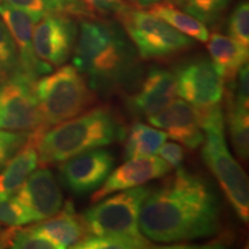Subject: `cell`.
<instances>
[{
    "instance_id": "2",
    "label": "cell",
    "mask_w": 249,
    "mask_h": 249,
    "mask_svg": "<svg viewBox=\"0 0 249 249\" xmlns=\"http://www.w3.org/2000/svg\"><path fill=\"white\" fill-rule=\"evenodd\" d=\"M30 135L38 152V163L50 165L121 140L124 128L110 108L95 107Z\"/></svg>"
},
{
    "instance_id": "8",
    "label": "cell",
    "mask_w": 249,
    "mask_h": 249,
    "mask_svg": "<svg viewBox=\"0 0 249 249\" xmlns=\"http://www.w3.org/2000/svg\"><path fill=\"white\" fill-rule=\"evenodd\" d=\"M35 80L18 71L0 88V128L38 134L43 129Z\"/></svg>"
},
{
    "instance_id": "16",
    "label": "cell",
    "mask_w": 249,
    "mask_h": 249,
    "mask_svg": "<svg viewBox=\"0 0 249 249\" xmlns=\"http://www.w3.org/2000/svg\"><path fill=\"white\" fill-rule=\"evenodd\" d=\"M177 96L176 75L169 71L152 68L141 90L130 97L129 107L136 113L151 117L163 110Z\"/></svg>"
},
{
    "instance_id": "27",
    "label": "cell",
    "mask_w": 249,
    "mask_h": 249,
    "mask_svg": "<svg viewBox=\"0 0 249 249\" xmlns=\"http://www.w3.org/2000/svg\"><path fill=\"white\" fill-rule=\"evenodd\" d=\"M229 36L249 50V5L241 1L229 18Z\"/></svg>"
},
{
    "instance_id": "14",
    "label": "cell",
    "mask_w": 249,
    "mask_h": 249,
    "mask_svg": "<svg viewBox=\"0 0 249 249\" xmlns=\"http://www.w3.org/2000/svg\"><path fill=\"white\" fill-rule=\"evenodd\" d=\"M171 171V166L157 156H140L129 158L110 173L104 183L93 192L91 202H97L113 193L144 185L150 180L163 178Z\"/></svg>"
},
{
    "instance_id": "9",
    "label": "cell",
    "mask_w": 249,
    "mask_h": 249,
    "mask_svg": "<svg viewBox=\"0 0 249 249\" xmlns=\"http://www.w3.org/2000/svg\"><path fill=\"white\" fill-rule=\"evenodd\" d=\"M176 79L177 95L198 110H207L222 101L224 80L208 59L186 62L177 71Z\"/></svg>"
},
{
    "instance_id": "15",
    "label": "cell",
    "mask_w": 249,
    "mask_h": 249,
    "mask_svg": "<svg viewBox=\"0 0 249 249\" xmlns=\"http://www.w3.org/2000/svg\"><path fill=\"white\" fill-rule=\"evenodd\" d=\"M0 18L11 33L18 49L20 71L36 80L37 76L50 73L52 66L40 61L33 48V30L37 21L22 9L5 4L0 0Z\"/></svg>"
},
{
    "instance_id": "35",
    "label": "cell",
    "mask_w": 249,
    "mask_h": 249,
    "mask_svg": "<svg viewBox=\"0 0 249 249\" xmlns=\"http://www.w3.org/2000/svg\"><path fill=\"white\" fill-rule=\"evenodd\" d=\"M0 231H1V229H0Z\"/></svg>"
},
{
    "instance_id": "20",
    "label": "cell",
    "mask_w": 249,
    "mask_h": 249,
    "mask_svg": "<svg viewBox=\"0 0 249 249\" xmlns=\"http://www.w3.org/2000/svg\"><path fill=\"white\" fill-rule=\"evenodd\" d=\"M149 12L193 39L205 43L209 38V31L204 23L171 2H157L150 6Z\"/></svg>"
},
{
    "instance_id": "11",
    "label": "cell",
    "mask_w": 249,
    "mask_h": 249,
    "mask_svg": "<svg viewBox=\"0 0 249 249\" xmlns=\"http://www.w3.org/2000/svg\"><path fill=\"white\" fill-rule=\"evenodd\" d=\"M61 181L77 195H86L99 188L113 170L114 157L105 149L96 148L61 161Z\"/></svg>"
},
{
    "instance_id": "26",
    "label": "cell",
    "mask_w": 249,
    "mask_h": 249,
    "mask_svg": "<svg viewBox=\"0 0 249 249\" xmlns=\"http://www.w3.org/2000/svg\"><path fill=\"white\" fill-rule=\"evenodd\" d=\"M150 240H135L116 236H87L73 248L77 249H136L150 247Z\"/></svg>"
},
{
    "instance_id": "1",
    "label": "cell",
    "mask_w": 249,
    "mask_h": 249,
    "mask_svg": "<svg viewBox=\"0 0 249 249\" xmlns=\"http://www.w3.org/2000/svg\"><path fill=\"white\" fill-rule=\"evenodd\" d=\"M139 229L144 238L160 244L213 236L220 230L216 195L202 177L178 169L149 193L140 209Z\"/></svg>"
},
{
    "instance_id": "13",
    "label": "cell",
    "mask_w": 249,
    "mask_h": 249,
    "mask_svg": "<svg viewBox=\"0 0 249 249\" xmlns=\"http://www.w3.org/2000/svg\"><path fill=\"white\" fill-rule=\"evenodd\" d=\"M148 120L189 149H197L204 142L201 111L183 99H173L158 113L148 117Z\"/></svg>"
},
{
    "instance_id": "25",
    "label": "cell",
    "mask_w": 249,
    "mask_h": 249,
    "mask_svg": "<svg viewBox=\"0 0 249 249\" xmlns=\"http://www.w3.org/2000/svg\"><path fill=\"white\" fill-rule=\"evenodd\" d=\"M18 71H20V65L17 45L0 18V77H8Z\"/></svg>"
},
{
    "instance_id": "4",
    "label": "cell",
    "mask_w": 249,
    "mask_h": 249,
    "mask_svg": "<svg viewBox=\"0 0 249 249\" xmlns=\"http://www.w3.org/2000/svg\"><path fill=\"white\" fill-rule=\"evenodd\" d=\"M204 142L202 157L216 177L235 213L244 223L249 219V183L245 171L227 149L225 117L219 104L200 110Z\"/></svg>"
},
{
    "instance_id": "28",
    "label": "cell",
    "mask_w": 249,
    "mask_h": 249,
    "mask_svg": "<svg viewBox=\"0 0 249 249\" xmlns=\"http://www.w3.org/2000/svg\"><path fill=\"white\" fill-rule=\"evenodd\" d=\"M33 223L26 209L12 196L0 195V225L22 226Z\"/></svg>"
},
{
    "instance_id": "19",
    "label": "cell",
    "mask_w": 249,
    "mask_h": 249,
    "mask_svg": "<svg viewBox=\"0 0 249 249\" xmlns=\"http://www.w3.org/2000/svg\"><path fill=\"white\" fill-rule=\"evenodd\" d=\"M38 165V152L34 139L29 135L27 142L15 152L0 173V195L12 196L22 186Z\"/></svg>"
},
{
    "instance_id": "31",
    "label": "cell",
    "mask_w": 249,
    "mask_h": 249,
    "mask_svg": "<svg viewBox=\"0 0 249 249\" xmlns=\"http://www.w3.org/2000/svg\"><path fill=\"white\" fill-rule=\"evenodd\" d=\"M157 152L160 154L161 160H164L170 165L171 169L172 167H179L180 164L182 163L183 158H185V149L178 143L174 142L165 141Z\"/></svg>"
},
{
    "instance_id": "7",
    "label": "cell",
    "mask_w": 249,
    "mask_h": 249,
    "mask_svg": "<svg viewBox=\"0 0 249 249\" xmlns=\"http://www.w3.org/2000/svg\"><path fill=\"white\" fill-rule=\"evenodd\" d=\"M117 17L143 59L167 57L193 45L191 37L183 35L149 11L127 6Z\"/></svg>"
},
{
    "instance_id": "32",
    "label": "cell",
    "mask_w": 249,
    "mask_h": 249,
    "mask_svg": "<svg viewBox=\"0 0 249 249\" xmlns=\"http://www.w3.org/2000/svg\"><path fill=\"white\" fill-rule=\"evenodd\" d=\"M49 1L53 6L54 11L59 13L83 15V17H91L92 14L82 0H49Z\"/></svg>"
},
{
    "instance_id": "6",
    "label": "cell",
    "mask_w": 249,
    "mask_h": 249,
    "mask_svg": "<svg viewBox=\"0 0 249 249\" xmlns=\"http://www.w3.org/2000/svg\"><path fill=\"white\" fill-rule=\"evenodd\" d=\"M149 193V187L139 186L95 202L93 207L81 214L87 236L147 240L139 229V214Z\"/></svg>"
},
{
    "instance_id": "24",
    "label": "cell",
    "mask_w": 249,
    "mask_h": 249,
    "mask_svg": "<svg viewBox=\"0 0 249 249\" xmlns=\"http://www.w3.org/2000/svg\"><path fill=\"white\" fill-rule=\"evenodd\" d=\"M178 6L202 23L214 24L222 17L230 0H176Z\"/></svg>"
},
{
    "instance_id": "21",
    "label": "cell",
    "mask_w": 249,
    "mask_h": 249,
    "mask_svg": "<svg viewBox=\"0 0 249 249\" xmlns=\"http://www.w3.org/2000/svg\"><path fill=\"white\" fill-rule=\"evenodd\" d=\"M167 134L142 123H135L130 127L124 144V157L127 160L140 156L157 154L160 145L166 141Z\"/></svg>"
},
{
    "instance_id": "30",
    "label": "cell",
    "mask_w": 249,
    "mask_h": 249,
    "mask_svg": "<svg viewBox=\"0 0 249 249\" xmlns=\"http://www.w3.org/2000/svg\"><path fill=\"white\" fill-rule=\"evenodd\" d=\"M5 4H8L13 7L20 8L29 13L35 20L38 21L44 15L49 13H53V6L50 4L49 0H1Z\"/></svg>"
},
{
    "instance_id": "5",
    "label": "cell",
    "mask_w": 249,
    "mask_h": 249,
    "mask_svg": "<svg viewBox=\"0 0 249 249\" xmlns=\"http://www.w3.org/2000/svg\"><path fill=\"white\" fill-rule=\"evenodd\" d=\"M34 91L42 116V132L79 116L93 101L82 73L71 65L40 77L34 83Z\"/></svg>"
},
{
    "instance_id": "29",
    "label": "cell",
    "mask_w": 249,
    "mask_h": 249,
    "mask_svg": "<svg viewBox=\"0 0 249 249\" xmlns=\"http://www.w3.org/2000/svg\"><path fill=\"white\" fill-rule=\"evenodd\" d=\"M30 133L15 132L0 128V169L5 166L24 143L27 142Z\"/></svg>"
},
{
    "instance_id": "10",
    "label": "cell",
    "mask_w": 249,
    "mask_h": 249,
    "mask_svg": "<svg viewBox=\"0 0 249 249\" xmlns=\"http://www.w3.org/2000/svg\"><path fill=\"white\" fill-rule=\"evenodd\" d=\"M76 33V24L70 14L53 12L44 15L33 30L36 57L50 66L65 64L71 53Z\"/></svg>"
},
{
    "instance_id": "18",
    "label": "cell",
    "mask_w": 249,
    "mask_h": 249,
    "mask_svg": "<svg viewBox=\"0 0 249 249\" xmlns=\"http://www.w3.org/2000/svg\"><path fill=\"white\" fill-rule=\"evenodd\" d=\"M208 49L216 71L223 80L232 81L242 66L248 64L249 50L230 36L214 33L209 36Z\"/></svg>"
},
{
    "instance_id": "12",
    "label": "cell",
    "mask_w": 249,
    "mask_h": 249,
    "mask_svg": "<svg viewBox=\"0 0 249 249\" xmlns=\"http://www.w3.org/2000/svg\"><path fill=\"white\" fill-rule=\"evenodd\" d=\"M14 197L29 213L33 223L54 216L61 210L64 201L54 174L46 167L34 171Z\"/></svg>"
},
{
    "instance_id": "17",
    "label": "cell",
    "mask_w": 249,
    "mask_h": 249,
    "mask_svg": "<svg viewBox=\"0 0 249 249\" xmlns=\"http://www.w3.org/2000/svg\"><path fill=\"white\" fill-rule=\"evenodd\" d=\"M30 227L40 236L53 244L55 248H73L87 238L81 216L75 213L74 205L70 201H67L65 207L54 216L39 220Z\"/></svg>"
},
{
    "instance_id": "23",
    "label": "cell",
    "mask_w": 249,
    "mask_h": 249,
    "mask_svg": "<svg viewBox=\"0 0 249 249\" xmlns=\"http://www.w3.org/2000/svg\"><path fill=\"white\" fill-rule=\"evenodd\" d=\"M226 120L236 155L241 160H247L249 155L248 108L227 107Z\"/></svg>"
},
{
    "instance_id": "22",
    "label": "cell",
    "mask_w": 249,
    "mask_h": 249,
    "mask_svg": "<svg viewBox=\"0 0 249 249\" xmlns=\"http://www.w3.org/2000/svg\"><path fill=\"white\" fill-rule=\"evenodd\" d=\"M0 248L57 249L30 226H8L7 230L0 231Z\"/></svg>"
},
{
    "instance_id": "33",
    "label": "cell",
    "mask_w": 249,
    "mask_h": 249,
    "mask_svg": "<svg viewBox=\"0 0 249 249\" xmlns=\"http://www.w3.org/2000/svg\"><path fill=\"white\" fill-rule=\"evenodd\" d=\"M87 7H88L91 13L97 12L99 14H118L127 5L123 0H82Z\"/></svg>"
},
{
    "instance_id": "34",
    "label": "cell",
    "mask_w": 249,
    "mask_h": 249,
    "mask_svg": "<svg viewBox=\"0 0 249 249\" xmlns=\"http://www.w3.org/2000/svg\"><path fill=\"white\" fill-rule=\"evenodd\" d=\"M132 1L139 7H150V6L163 1V0H132Z\"/></svg>"
},
{
    "instance_id": "3",
    "label": "cell",
    "mask_w": 249,
    "mask_h": 249,
    "mask_svg": "<svg viewBox=\"0 0 249 249\" xmlns=\"http://www.w3.org/2000/svg\"><path fill=\"white\" fill-rule=\"evenodd\" d=\"M133 62V49L117 27L91 17L81 20L73 64L90 77L93 87L124 81Z\"/></svg>"
}]
</instances>
